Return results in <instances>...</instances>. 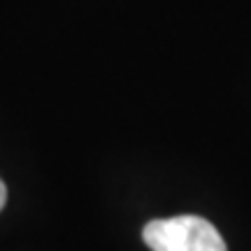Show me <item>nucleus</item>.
<instances>
[{
    "instance_id": "obj_1",
    "label": "nucleus",
    "mask_w": 251,
    "mask_h": 251,
    "mask_svg": "<svg viewBox=\"0 0 251 251\" xmlns=\"http://www.w3.org/2000/svg\"><path fill=\"white\" fill-rule=\"evenodd\" d=\"M142 237L151 251H228L221 233L196 214L156 219L144 226Z\"/></svg>"
},
{
    "instance_id": "obj_2",
    "label": "nucleus",
    "mask_w": 251,
    "mask_h": 251,
    "mask_svg": "<svg viewBox=\"0 0 251 251\" xmlns=\"http://www.w3.org/2000/svg\"><path fill=\"white\" fill-rule=\"evenodd\" d=\"M5 202H7V188H5L2 179H0V209L5 207Z\"/></svg>"
}]
</instances>
